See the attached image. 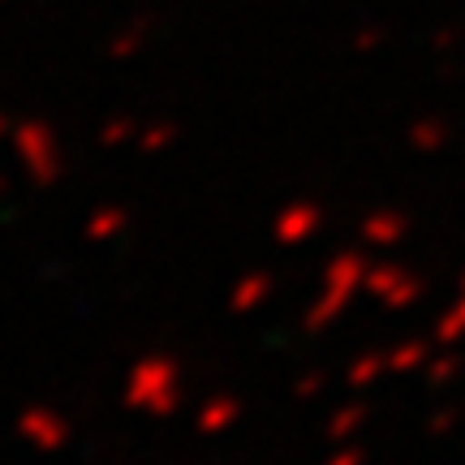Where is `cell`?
Instances as JSON below:
<instances>
[{"label":"cell","instance_id":"obj_1","mask_svg":"<svg viewBox=\"0 0 465 465\" xmlns=\"http://www.w3.org/2000/svg\"><path fill=\"white\" fill-rule=\"evenodd\" d=\"M366 281V263L358 250H341L332 263H328V276H323V298L315 302V311L306 315V328L311 332H323L341 311L349 306V298L358 293V284Z\"/></svg>","mask_w":465,"mask_h":465},{"label":"cell","instance_id":"obj_2","mask_svg":"<svg viewBox=\"0 0 465 465\" xmlns=\"http://www.w3.org/2000/svg\"><path fill=\"white\" fill-rule=\"evenodd\" d=\"M14 147L17 160L26 164L35 185H52L61 177V151H56V134L44 121H22L14 130Z\"/></svg>","mask_w":465,"mask_h":465},{"label":"cell","instance_id":"obj_3","mask_svg":"<svg viewBox=\"0 0 465 465\" xmlns=\"http://www.w3.org/2000/svg\"><path fill=\"white\" fill-rule=\"evenodd\" d=\"M168 388H177V362L164 358V353H151L143 362L130 371V383H125V405L130 410H147L151 401L168 392Z\"/></svg>","mask_w":465,"mask_h":465},{"label":"cell","instance_id":"obj_4","mask_svg":"<svg viewBox=\"0 0 465 465\" xmlns=\"http://www.w3.org/2000/svg\"><path fill=\"white\" fill-rule=\"evenodd\" d=\"M362 284L383 302V306H392V311L414 306L418 293H422V281L410 276V272H397V267H375V272H366Z\"/></svg>","mask_w":465,"mask_h":465},{"label":"cell","instance_id":"obj_5","mask_svg":"<svg viewBox=\"0 0 465 465\" xmlns=\"http://www.w3.org/2000/svg\"><path fill=\"white\" fill-rule=\"evenodd\" d=\"M17 431L31 440L39 452H56V449H65V440H69V427H65V418L61 414H52V410H26V414L17 418Z\"/></svg>","mask_w":465,"mask_h":465},{"label":"cell","instance_id":"obj_6","mask_svg":"<svg viewBox=\"0 0 465 465\" xmlns=\"http://www.w3.org/2000/svg\"><path fill=\"white\" fill-rule=\"evenodd\" d=\"M323 224V212H319L315 203H293V207H284L281 216H276V242L281 246H302V242H311Z\"/></svg>","mask_w":465,"mask_h":465},{"label":"cell","instance_id":"obj_7","mask_svg":"<svg viewBox=\"0 0 465 465\" xmlns=\"http://www.w3.org/2000/svg\"><path fill=\"white\" fill-rule=\"evenodd\" d=\"M401 237H405V220L397 212H375L362 220V242H371V246H392Z\"/></svg>","mask_w":465,"mask_h":465},{"label":"cell","instance_id":"obj_8","mask_svg":"<svg viewBox=\"0 0 465 465\" xmlns=\"http://www.w3.org/2000/svg\"><path fill=\"white\" fill-rule=\"evenodd\" d=\"M237 414H242V410H237V401H232V397L207 401V405H203V414H199V431L203 435H220L224 427H232V422H237Z\"/></svg>","mask_w":465,"mask_h":465},{"label":"cell","instance_id":"obj_9","mask_svg":"<svg viewBox=\"0 0 465 465\" xmlns=\"http://www.w3.org/2000/svg\"><path fill=\"white\" fill-rule=\"evenodd\" d=\"M125 224H130V216L121 207H100L95 216L86 220V242H113V237L125 232Z\"/></svg>","mask_w":465,"mask_h":465},{"label":"cell","instance_id":"obj_10","mask_svg":"<svg viewBox=\"0 0 465 465\" xmlns=\"http://www.w3.org/2000/svg\"><path fill=\"white\" fill-rule=\"evenodd\" d=\"M267 289H272V276H267V272H250L246 281L232 289V311H237V315L254 311V306L267 298Z\"/></svg>","mask_w":465,"mask_h":465},{"label":"cell","instance_id":"obj_11","mask_svg":"<svg viewBox=\"0 0 465 465\" xmlns=\"http://www.w3.org/2000/svg\"><path fill=\"white\" fill-rule=\"evenodd\" d=\"M388 371V353H366V358H358V362L349 366V383L353 388H366V383H375Z\"/></svg>","mask_w":465,"mask_h":465},{"label":"cell","instance_id":"obj_12","mask_svg":"<svg viewBox=\"0 0 465 465\" xmlns=\"http://www.w3.org/2000/svg\"><path fill=\"white\" fill-rule=\"evenodd\" d=\"M362 422H366V410H362V405H345V410H341V414H336L332 422H328V440L345 444V440H349L353 431H358Z\"/></svg>","mask_w":465,"mask_h":465},{"label":"cell","instance_id":"obj_13","mask_svg":"<svg viewBox=\"0 0 465 465\" xmlns=\"http://www.w3.org/2000/svg\"><path fill=\"white\" fill-rule=\"evenodd\" d=\"M427 362V345L422 341H410V345H401L388 353V371H397V375H405V371H414V366Z\"/></svg>","mask_w":465,"mask_h":465},{"label":"cell","instance_id":"obj_14","mask_svg":"<svg viewBox=\"0 0 465 465\" xmlns=\"http://www.w3.org/2000/svg\"><path fill=\"white\" fill-rule=\"evenodd\" d=\"M143 39H147V22H130L125 31H116L108 52H113V56H134V52L143 48Z\"/></svg>","mask_w":465,"mask_h":465},{"label":"cell","instance_id":"obj_15","mask_svg":"<svg viewBox=\"0 0 465 465\" xmlns=\"http://www.w3.org/2000/svg\"><path fill=\"white\" fill-rule=\"evenodd\" d=\"M465 332V302L461 306H452L449 315L440 319V328H435V336H440V345H457Z\"/></svg>","mask_w":465,"mask_h":465},{"label":"cell","instance_id":"obj_16","mask_svg":"<svg viewBox=\"0 0 465 465\" xmlns=\"http://www.w3.org/2000/svg\"><path fill=\"white\" fill-rule=\"evenodd\" d=\"M130 138H138V130H134L130 116H113L108 125L100 130V143L104 147H121V143H130Z\"/></svg>","mask_w":465,"mask_h":465},{"label":"cell","instance_id":"obj_17","mask_svg":"<svg viewBox=\"0 0 465 465\" xmlns=\"http://www.w3.org/2000/svg\"><path fill=\"white\" fill-rule=\"evenodd\" d=\"M173 138H177V130H173V125H151V130L138 134V147H143V151H164Z\"/></svg>","mask_w":465,"mask_h":465},{"label":"cell","instance_id":"obj_18","mask_svg":"<svg viewBox=\"0 0 465 465\" xmlns=\"http://www.w3.org/2000/svg\"><path fill=\"white\" fill-rule=\"evenodd\" d=\"M177 405H182V388H168V392H160V397L147 405V414L168 418V414H177Z\"/></svg>","mask_w":465,"mask_h":465},{"label":"cell","instance_id":"obj_19","mask_svg":"<svg viewBox=\"0 0 465 465\" xmlns=\"http://www.w3.org/2000/svg\"><path fill=\"white\" fill-rule=\"evenodd\" d=\"M440 143H444V130H440V125H427V121L414 125V147L418 151H435Z\"/></svg>","mask_w":465,"mask_h":465},{"label":"cell","instance_id":"obj_20","mask_svg":"<svg viewBox=\"0 0 465 465\" xmlns=\"http://www.w3.org/2000/svg\"><path fill=\"white\" fill-rule=\"evenodd\" d=\"M452 375H457V358H440V362H431V383H449Z\"/></svg>","mask_w":465,"mask_h":465},{"label":"cell","instance_id":"obj_21","mask_svg":"<svg viewBox=\"0 0 465 465\" xmlns=\"http://www.w3.org/2000/svg\"><path fill=\"white\" fill-rule=\"evenodd\" d=\"M362 449H353V444H345V449L336 452V457H328V465H362Z\"/></svg>","mask_w":465,"mask_h":465},{"label":"cell","instance_id":"obj_22","mask_svg":"<svg viewBox=\"0 0 465 465\" xmlns=\"http://www.w3.org/2000/svg\"><path fill=\"white\" fill-rule=\"evenodd\" d=\"M319 388H323V375H306V380L298 383V397H315Z\"/></svg>","mask_w":465,"mask_h":465},{"label":"cell","instance_id":"obj_23","mask_svg":"<svg viewBox=\"0 0 465 465\" xmlns=\"http://www.w3.org/2000/svg\"><path fill=\"white\" fill-rule=\"evenodd\" d=\"M452 418H457L452 410H440V418L431 422V431H449V427H452Z\"/></svg>","mask_w":465,"mask_h":465},{"label":"cell","instance_id":"obj_24","mask_svg":"<svg viewBox=\"0 0 465 465\" xmlns=\"http://www.w3.org/2000/svg\"><path fill=\"white\" fill-rule=\"evenodd\" d=\"M5 134H9V121H5V116H0V138H5Z\"/></svg>","mask_w":465,"mask_h":465},{"label":"cell","instance_id":"obj_25","mask_svg":"<svg viewBox=\"0 0 465 465\" xmlns=\"http://www.w3.org/2000/svg\"><path fill=\"white\" fill-rule=\"evenodd\" d=\"M461 293H465V276H461Z\"/></svg>","mask_w":465,"mask_h":465},{"label":"cell","instance_id":"obj_26","mask_svg":"<svg viewBox=\"0 0 465 465\" xmlns=\"http://www.w3.org/2000/svg\"><path fill=\"white\" fill-rule=\"evenodd\" d=\"M0 190H5V182H0Z\"/></svg>","mask_w":465,"mask_h":465}]
</instances>
